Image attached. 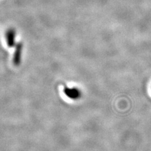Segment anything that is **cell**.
Returning <instances> with one entry per match:
<instances>
[{
	"label": "cell",
	"instance_id": "6da1fadb",
	"mask_svg": "<svg viewBox=\"0 0 151 151\" xmlns=\"http://www.w3.org/2000/svg\"><path fill=\"white\" fill-rule=\"evenodd\" d=\"M23 52V44L21 42L15 45V49L14 51L13 57V63L16 66L20 65L22 62V57Z\"/></svg>",
	"mask_w": 151,
	"mask_h": 151
},
{
	"label": "cell",
	"instance_id": "7a4b0ae2",
	"mask_svg": "<svg viewBox=\"0 0 151 151\" xmlns=\"http://www.w3.org/2000/svg\"><path fill=\"white\" fill-rule=\"evenodd\" d=\"M64 93L65 95L72 100H78V99L81 97V91L77 88H69L68 87H64Z\"/></svg>",
	"mask_w": 151,
	"mask_h": 151
},
{
	"label": "cell",
	"instance_id": "3957f363",
	"mask_svg": "<svg viewBox=\"0 0 151 151\" xmlns=\"http://www.w3.org/2000/svg\"><path fill=\"white\" fill-rule=\"evenodd\" d=\"M16 35L17 33L13 28H9L6 33V43L9 47L12 48L16 45Z\"/></svg>",
	"mask_w": 151,
	"mask_h": 151
}]
</instances>
